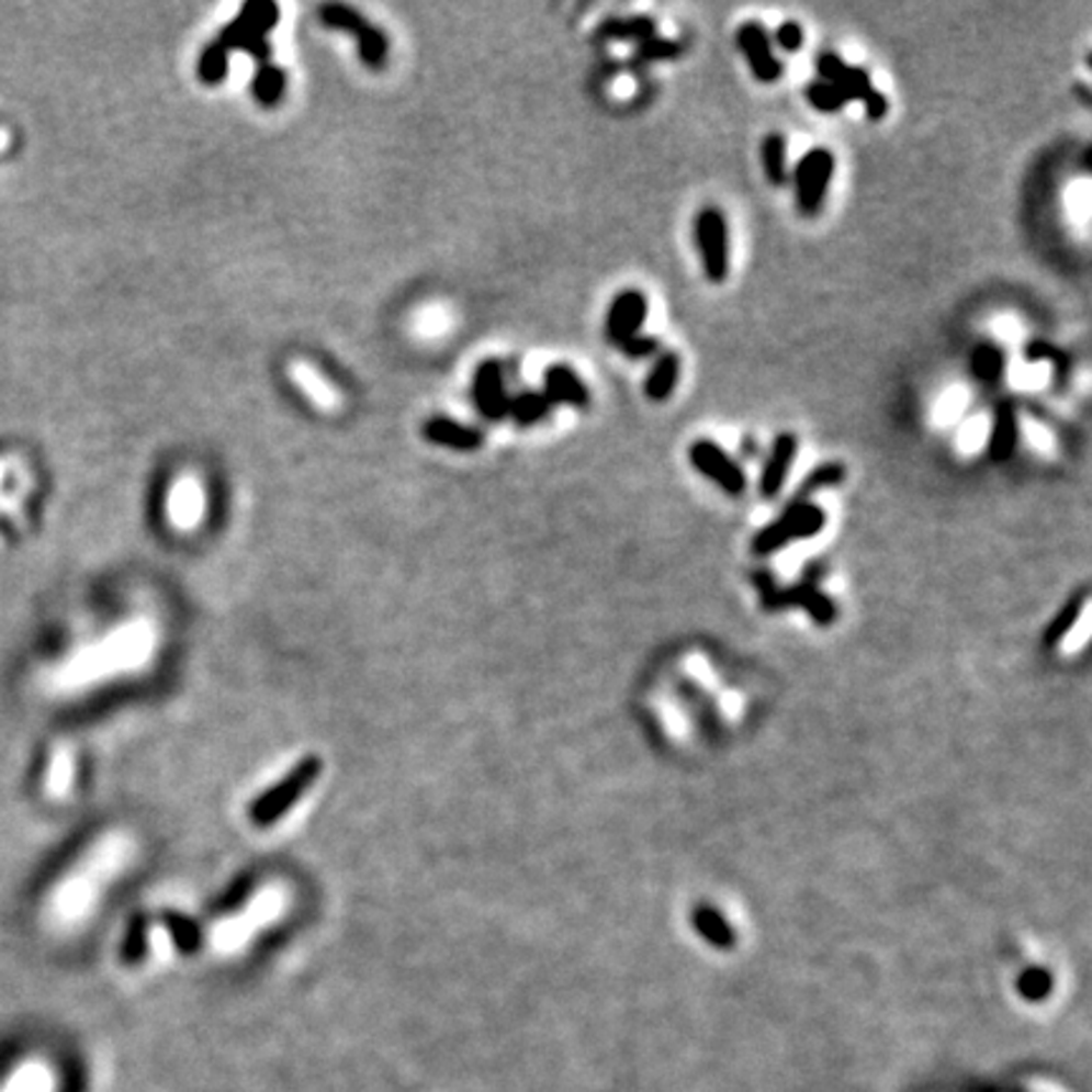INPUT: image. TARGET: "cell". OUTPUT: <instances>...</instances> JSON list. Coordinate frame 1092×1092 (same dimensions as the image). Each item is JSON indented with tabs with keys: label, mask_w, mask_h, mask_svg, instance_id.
Listing matches in <instances>:
<instances>
[{
	"label": "cell",
	"mask_w": 1092,
	"mask_h": 1092,
	"mask_svg": "<svg viewBox=\"0 0 1092 1092\" xmlns=\"http://www.w3.org/2000/svg\"><path fill=\"white\" fill-rule=\"evenodd\" d=\"M31 463L19 448L0 443V541L13 537L26 514Z\"/></svg>",
	"instance_id": "cell-1"
},
{
	"label": "cell",
	"mask_w": 1092,
	"mask_h": 1092,
	"mask_svg": "<svg viewBox=\"0 0 1092 1092\" xmlns=\"http://www.w3.org/2000/svg\"><path fill=\"white\" fill-rule=\"evenodd\" d=\"M696 248L706 279L711 283L727 281L731 271V246L729 223L721 207L706 205L696 215Z\"/></svg>",
	"instance_id": "cell-2"
},
{
	"label": "cell",
	"mask_w": 1092,
	"mask_h": 1092,
	"mask_svg": "<svg viewBox=\"0 0 1092 1092\" xmlns=\"http://www.w3.org/2000/svg\"><path fill=\"white\" fill-rule=\"evenodd\" d=\"M832 175H835V155L828 147H812L802 155L795 168V200L804 218H814L822 211L828 198Z\"/></svg>",
	"instance_id": "cell-3"
},
{
	"label": "cell",
	"mask_w": 1092,
	"mask_h": 1092,
	"mask_svg": "<svg viewBox=\"0 0 1092 1092\" xmlns=\"http://www.w3.org/2000/svg\"><path fill=\"white\" fill-rule=\"evenodd\" d=\"M824 527V511L812 502H795L777 521L764 527L754 539L756 554H772L789 541L814 537Z\"/></svg>",
	"instance_id": "cell-4"
},
{
	"label": "cell",
	"mask_w": 1092,
	"mask_h": 1092,
	"mask_svg": "<svg viewBox=\"0 0 1092 1092\" xmlns=\"http://www.w3.org/2000/svg\"><path fill=\"white\" fill-rule=\"evenodd\" d=\"M688 461L700 476L713 481L723 494L741 496L746 491V473L716 440L698 438L688 448Z\"/></svg>",
	"instance_id": "cell-5"
},
{
	"label": "cell",
	"mask_w": 1092,
	"mask_h": 1092,
	"mask_svg": "<svg viewBox=\"0 0 1092 1092\" xmlns=\"http://www.w3.org/2000/svg\"><path fill=\"white\" fill-rule=\"evenodd\" d=\"M736 44L758 85H777L781 74H785V66H781L777 52H774L769 31L758 21H746L736 31Z\"/></svg>",
	"instance_id": "cell-6"
},
{
	"label": "cell",
	"mask_w": 1092,
	"mask_h": 1092,
	"mask_svg": "<svg viewBox=\"0 0 1092 1092\" xmlns=\"http://www.w3.org/2000/svg\"><path fill=\"white\" fill-rule=\"evenodd\" d=\"M648 316V296L638 289H624L612 299L605 316V335L615 347L640 335Z\"/></svg>",
	"instance_id": "cell-7"
},
{
	"label": "cell",
	"mask_w": 1092,
	"mask_h": 1092,
	"mask_svg": "<svg viewBox=\"0 0 1092 1092\" xmlns=\"http://www.w3.org/2000/svg\"><path fill=\"white\" fill-rule=\"evenodd\" d=\"M1020 446V407L1014 399H1002L991 415V430L987 440V458L991 463H1009Z\"/></svg>",
	"instance_id": "cell-8"
},
{
	"label": "cell",
	"mask_w": 1092,
	"mask_h": 1092,
	"mask_svg": "<svg viewBox=\"0 0 1092 1092\" xmlns=\"http://www.w3.org/2000/svg\"><path fill=\"white\" fill-rule=\"evenodd\" d=\"M797 453H799V440L795 432H779V436L774 438L769 453L764 458L762 479H758V491H762L764 498H774L781 494V488H785V483L789 479L791 465L797 461Z\"/></svg>",
	"instance_id": "cell-9"
},
{
	"label": "cell",
	"mask_w": 1092,
	"mask_h": 1092,
	"mask_svg": "<svg viewBox=\"0 0 1092 1092\" xmlns=\"http://www.w3.org/2000/svg\"><path fill=\"white\" fill-rule=\"evenodd\" d=\"M322 19L331 29H341V31L357 33V38H360V48H362V58H364V61L370 64V66H380L382 64V56H385V52H387V44H385V41H382L380 33L367 26V23L354 11H349V8H345V5H327L322 11Z\"/></svg>",
	"instance_id": "cell-10"
},
{
	"label": "cell",
	"mask_w": 1092,
	"mask_h": 1092,
	"mask_svg": "<svg viewBox=\"0 0 1092 1092\" xmlns=\"http://www.w3.org/2000/svg\"><path fill=\"white\" fill-rule=\"evenodd\" d=\"M544 397L549 403H564L572 407L589 405V390L579 374L566 364H552L544 372Z\"/></svg>",
	"instance_id": "cell-11"
},
{
	"label": "cell",
	"mask_w": 1092,
	"mask_h": 1092,
	"mask_svg": "<svg viewBox=\"0 0 1092 1092\" xmlns=\"http://www.w3.org/2000/svg\"><path fill=\"white\" fill-rule=\"evenodd\" d=\"M476 403L481 407L483 415H488L491 420L504 418L508 413V397L504 390V378H502V367L496 362H483L476 378Z\"/></svg>",
	"instance_id": "cell-12"
},
{
	"label": "cell",
	"mask_w": 1092,
	"mask_h": 1092,
	"mask_svg": "<svg viewBox=\"0 0 1092 1092\" xmlns=\"http://www.w3.org/2000/svg\"><path fill=\"white\" fill-rule=\"evenodd\" d=\"M678 380H680V357L678 352H671L668 349V352H663L655 360V364L650 367L643 393L650 403H665V399L673 397L675 387H678Z\"/></svg>",
	"instance_id": "cell-13"
},
{
	"label": "cell",
	"mask_w": 1092,
	"mask_h": 1092,
	"mask_svg": "<svg viewBox=\"0 0 1092 1092\" xmlns=\"http://www.w3.org/2000/svg\"><path fill=\"white\" fill-rule=\"evenodd\" d=\"M762 168L764 178L774 188H785L789 182L787 165V137L781 132H769L762 139Z\"/></svg>",
	"instance_id": "cell-14"
},
{
	"label": "cell",
	"mask_w": 1092,
	"mask_h": 1092,
	"mask_svg": "<svg viewBox=\"0 0 1092 1092\" xmlns=\"http://www.w3.org/2000/svg\"><path fill=\"white\" fill-rule=\"evenodd\" d=\"M657 36V23L653 15H630V19H607L597 29L599 41H645Z\"/></svg>",
	"instance_id": "cell-15"
},
{
	"label": "cell",
	"mask_w": 1092,
	"mask_h": 1092,
	"mask_svg": "<svg viewBox=\"0 0 1092 1092\" xmlns=\"http://www.w3.org/2000/svg\"><path fill=\"white\" fill-rule=\"evenodd\" d=\"M425 438L432 440V443L450 446L458 450H473L481 446V436L476 430L463 428L453 420H430L425 425Z\"/></svg>",
	"instance_id": "cell-16"
},
{
	"label": "cell",
	"mask_w": 1092,
	"mask_h": 1092,
	"mask_svg": "<svg viewBox=\"0 0 1092 1092\" xmlns=\"http://www.w3.org/2000/svg\"><path fill=\"white\" fill-rule=\"evenodd\" d=\"M971 374L983 385H994V382L1004 374V352L997 345H989V341H981V345L971 352Z\"/></svg>",
	"instance_id": "cell-17"
},
{
	"label": "cell",
	"mask_w": 1092,
	"mask_h": 1092,
	"mask_svg": "<svg viewBox=\"0 0 1092 1092\" xmlns=\"http://www.w3.org/2000/svg\"><path fill=\"white\" fill-rule=\"evenodd\" d=\"M200 504H203V494H200L195 481H180L178 488L172 491L170 498V511L178 524H193L200 516Z\"/></svg>",
	"instance_id": "cell-18"
},
{
	"label": "cell",
	"mask_w": 1092,
	"mask_h": 1092,
	"mask_svg": "<svg viewBox=\"0 0 1092 1092\" xmlns=\"http://www.w3.org/2000/svg\"><path fill=\"white\" fill-rule=\"evenodd\" d=\"M847 479V469H845V463H840V461H832V463H820L817 469L810 473L802 481V488H799V494H797V502H807V496L810 494H817V491H824V488H835L840 486L842 481Z\"/></svg>",
	"instance_id": "cell-19"
},
{
	"label": "cell",
	"mask_w": 1092,
	"mask_h": 1092,
	"mask_svg": "<svg viewBox=\"0 0 1092 1092\" xmlns=\"http://www.w3.org/2000/svg\"><path fill=\"white\" fill-rule=\"evenodd\" d=\"M804 99L810 102L812 110H817L820 114H837L840 110H845V104H847V99L842 97V91L837 87H832L828 85V81H810V85L804 87Z\"/></svg>",
	"instance_id": "cell-20"
},
{
	"label": "cell",
	"mask_w": 1092,
	"mask_h": 1092,
	"mask_svg": "<svg viewBox=\"0 0 1092 1092\" xmlns=\"http://www.w3.org/2000/svg\"><path fill=\"white\" fill-rule=\"evenodd\" d=\"M549 407H552V403L544 397V393H524L519 397L508 399V413H511L521 425L539 423L549 413Z\"/></svg>",
	"instance_id": "cell-21"
},
{
	"label": "cell",
	"mask_w": 1092,
	"mask_h": 1092,
	"mask_svg": "<svg viewBox=\"0 0 1092 1092\" xmlns=\"http://www.w3.org/2000/svg\"><path fill=\"white\" fill-rule=\"evenodd\" d=\"M291 374H294V380L299 382V385H302L304 393L312 397L314 403H319V407H335V403H337L335 393H331V390L327 387V382H322V378L312 370V367L296 362Z\"/></svg>",
	"instance_id": "cell-22"
},
{
	"label": "cell",
	"mask_w": 1092,
	"mask_h": 1092,
	"mask_svg": "<svg viewBox=\"0 0 1092 1092\" xmlns=\"http://www.w3.org/2000/svg\"><path fill=\"white\" fill-rule=\"evenodd\" d=\"M683 52L678 41L673 38H661V36H650L645 41H640L635 54H632V61L635 64H650V61H668Z\"/></svg>",
	"instance_id": "cell-23"
},
{
	"label": "cell",
	"mask_w": 1092,
	"mask_h": 1092,
	"mask_svg": "<svg viewBox=\"0 0 1092 1092\" xmlns=\"http://www.w3.org/2000/svg\"><path fill=\"white\" fill-rule=\"evenodd\" d=\"M281 91H283V74L266 64L256 77V97L261 99V104L271 106V104L279 102Z\"/></svg>",
	"instance_id": "cell-24"
},
{
	"label": "cell",
	"mask_w": 1092,
	"mask_h": 1092,
	"mask_svg": "<svg viewBox=\"0 0 1092 1092\" xmlns=\"http://www.w3.org/2000/svg\"><path fill=\"white\" fill-rule=\"evenodd\" d=\"M225 69H228V52L221 44H213L200 58V77H203L207 85H215L225 77Z\"/></svg>",
	"instance_id": "cell-25"
},
{
	"label": "cell",
	"mask_w": 1092,
	"mask_h": 1092,
	"mask_svg": "<svg viewBox=\"0 0 1092 1092\" xmlns=\"http://www.w3.org/2000/svg\"><path fill=\"white\" fill-rule=\"evenodd\" d=\"M19 127H15L11 116L0 110V170L5 168L8 162L13 160L15 153H19Z\"/></svg>",
	"instance_id": "cell-26"
},
{
	"label": "cell",
	"mask_w": 1092,
	"mask_h": 1092,
	"mask_svg": "<svg viewBox=\"0 0 1092 1092\" xmlns=\"http://www.w3.org/2000/svg\"><path fill=\"white\" fill-rule=\"evenodd\" d=\"M772 44H777L781 52H787V54H797L799 48L804 46V31L797 21H785L777 29V33H774Z\"/></svg>",
	"instance_id": "cell-27"
},
{
	"label": "cell",
	"mask_w": 1092,
	"mask_h": 1092,
	"mask_svg": "<svg viewBox=\"0 0 1092 1092\" xmlns=\"http://www.w3.org/2000/svg\"><path fill=\"white\" fill-rule=\"evenodd\" d=\"M657 347H661V339L657 337L635 335V337H630L628 341H622V345L617 349H620L624 357H630V360H648V357H653L657 352Z\"/></svg>",
	"instance_id": "cell-28"
},
{
	"label": "cell",
	"mask_w": 1092,
	"mask_h": 1092,
	"mask_svg": "<svg viewBox=\"0 0 1092 1092\" xmlns=\"http://www.w3.org/2000/svg\"><path fill=\"white\" fill-rule=\"evenodd\" d=\"M1024 357H1027L1029 362H1052L1057 357V349L1045 339H1032L1027 341V347H1024Z\"/></svg>",
	"instance_id": "cell-29"
}]
</instances>
